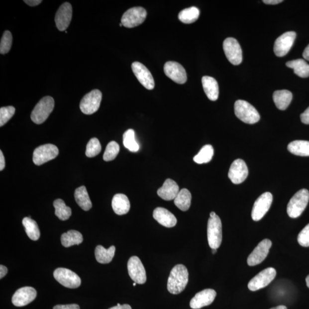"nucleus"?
I'll return each instance as SVG.
<instances>
[{
  "label": "nucleus",
  "instance_id": "nucleus-1",
  "mask_svg": "<svg viewBox=\"0 0 309 309\" xmlns=\"http://www.w3.org/2000/svg\"><path fill=\"white\" fill-rule=\"evenodd\" d=\"M189 282V272L186 267L179 264L171 270L167 282V289L173 295H178L185 289Z\"/></svg>",
  "mask_w": 309,
  "mask_h": 309
},
{
  "label": "nucleus",
  "instance_id": "nucleus-2",
  "mask_svg": "<svg viewBox=\"0 0 309 309\" xmlns=\"http://www.w3.org/2000/svg\"><path fill=\"white\" fill-rule=\"evenodd\" d=\"M234 111L236 116L247 124H253L260 119L258 110L245 101L238 100L235 103Z\"/></svg>",
  "mask_w": 309,
  "mask_h": 309
},
{
  "label": "nucleus",
  "instance_id": "nucleus-3",
  "mask_svg": "<svg viewBox=\"0 0 309 309\" xmlns=\"http://www.w3.org/2000/svg\"><path fill=\"white\" fill-rule=\"evenodd\" d=\"M309 201V192L307 189H302L298 192L289 201L287 212L292 218L299 217L307 207Z\"/></svg>",
  "mask_w": 309,
  "mask_h": 309
},
{
  "label": "nucleus",
  "instance_id": "nucleus-4",
  "mask_svg": "<svg viewBox=\"0 0 309 309\" xmlns=\"http://www.w3.org/2000/svg\"><path fill=\"white\" fill-rule=\"evenodd\" d=\"M55 106V101L51 97L41 99L34 108L31 113V119L33 123L41 124L48 119Z\"/></svg>",
  "mask_w": 309,
  "mask_h": 309
},
{
  "label": "nucleus",
  "instance_id": "nucleus-5",
  "mask_svg": "<svg viewBox=\"0 0 309 309\" xmlns=\"http://www.w3.org/2000/svg\"><path fill=\"white\" fill-rule=\"evenodd\" d=\"M207 239L209 247L217 249L222 241V226L220 217L217 215L209 217L207 224Z\"/></svg>",
  "mask_w": 309,
  "mask_h": 309
},
{
  "label": "nucleus",
  "instance_id": "nucleus-6",
  "mask_svg": "<svg viewBox=\"0 0 309 309\" xmlns=\"http://www.w3.org/2000/svg\"><path fill=\"white\" fill-rule=\"evenodd\" d=\"M147 11L142 7H133L126 11L121 23L126 28H132L142 24L146 20Z\"/></svg>",
  "mask_w": 309,
  "mask_h": 309
},
{
  "label": "nucleus",
  "instance_id": "nucleus-7",
  "mask_svg": "<svg viewBox=\"0 0 309 309\" xmlns=\"http://www.w3.org/2000/svg\"><path fill=\"white\" fill-rule=\"evenodd\" d=\"M59 155V149L55 145L47 144L42 145L34 150L33 161L36 165L41 166L54 159Z\"/></svg>",
  "mask_w": 309,
  "mask_h": 309
},
{
  "label": "nucleus",
  "instance_id": "nucleus-8",
  "mask_svg": "<svg viewBox=\"0 0 309 309\" xmlns=\"http://www.w3.org/2000/svg\"><path fill=\"white\" fill-rule=\"evenodd\" d=\"M102 99L101 91L94 90L83 97L80 103V108L86 114H92L98 111Z\"/></svg>",
  "mask_w": 309,
  "mask_h": 309
},
{
  "label": "nucleus",
  "instance_id": "nucleus-9",
  "mask_svg": "<svg viewBox=\"0 0 309 309\" xmlns=\"http://www.w3.org/2000/svg\"><path fill=\"white\" fill-rule=\"evenodd\" d=\"M53 276L64 287L76 289L81 285V279L77 274L66 268H58L55 270Z\"/></svg>",
  "mask_w": 309,
  "mask_h": 309
},
{
  "label": "nucleus",
  "instance_id": "nucleus-10",
  "mask_svg": "<svg viewBox=\"0 0 309 309\" xmlns=\"http://www.w3.org/2000/svg\"><path fill=\"white\" fill-rule=\"evenodd\" d=\"M276 274V269L273 268L262 270L257 276L252 278L248 284V288L250 291L255 292L266 287L274 280Z\"/></svg>",
  "mask_w": 309,
  "mask_h": 309
},
{
  "label": "nucleus",
  "instance_id": "nucleus-11",
  "mask_svg": "<svg viewBox=\"0 0 309 309\" xmlns=\"http://www.w3.org/2000/svg\"><path fill=\"white\" fill-rule=\"evenodd\" d=\"M223 50L227 59L232 64L238 66L242 62V51L237 40L229 37L223 42Z\"/></svg>",
  "mask_w": 309,
  "mask_h": 309
},
{
  "label": "nucleus",
  "instance_id": "nucleus-12",
  "mask_svg": "<svg viewBox=\"0 0 309 309\" xmlns=\"http://www.w3.org/2000/svg\"><path fill=\"white\" fill-rule=\"evenodd\" d=\"M273 196L269 192L263 193L255 201L251 212V217L254 221H259L268 212L272 204Z\"/></svg>",
  "mask_w": 309,
  "mask_h": 309
},
{
  "label": "nucleus",
  "instance_id": "nucleus-13",
  "mask_svg": "<svg viewBox=\"0 0 309 309\" xmlns=\"http://www.w3.org/2000/svg\"><path fill=\"white\" fill-rule=\"evenodd\" d=\"M128 272L131 279L138 284H144L147 281L146 272L139 257L133 256L128 262Z\"/></svg>",
  "mask_w": 309,
  "mask_h": 309
},
{
  "label": "nucleus",
  "instance_id": "nucleus-14",
  "mask_svg": "<svg viewBox=\"0 0 309 309\" xmlns=\"http://www.w3.org/2000/svg\"><path fill=\"white\" fill-rule=\"evenodd\" d=\"M272 242L270 239H263L259 242L247 258V264L250 266L260 264L268 256Z\"/></svg>",
  "mask_w": 309,
  "mask_h": 309
},
{
  "label": "nucleus",
  "instance_id": "nucleus-15",
  "mask_svg": "<svg viewBox=\"0 0 309 309\" xmlns=\"http://www.w3.org/2000/svg\"><path fill=\"white\" fill-rule=\"evenodd\" d=\"M295 32H287L282 34L275 41L274 52L278 57H283L288 54L293 47L296 38Z\"/></svg>",
  "mask_w": 309,
  "mask_h": 309
},
{
  "label": "nucleus",
  "instance_id": "nucleus-16",
  "mask_svg": "<svg viewBox=\"0 0 309 309\" xmlns=\"http://www.w3.org/2000/svg\"><path fill=\"white\" fill-rule=\"evenodd\" d=\"M249 174L246 164L243 160L238 159L231 164L228 176L232 183L240 184L245 181Z\"/></svg>",
  "mask_w": 309,
  "mask_h": 309
},
{
  "label": "nucleus",
  "instance_id": "nucleus-17",
  "mask_svg": "<svg viewBox=\"0 0 309 309\" xmlns=\"http://www.w3.org/2000/svg\"><path fill=\"white\" fill-rule=\"evenodd\" d=\"M132 70L136 78L143 87L149 90L154 89V79L146 66L142 63L135 62L132 64Z\"/></svg>",
  "mask_w": 309,
  "mask_h": 309
},
{
  "label": "nucleus",
  "instance_id": "nucleus-18",
  "mask_svg": "<svg viewBox=\"0 0 309 309\" xmlns=\"http://www.w3.org/2000/svg\"><path fill=\"white\" fill-rule=\"evenodd\" d=\"M164 71L168 78L179 85L185 84L188 80L185 69L177 62H167L164 66Z\"/></svg>",
  "mask_w": 309,
  "mask_h": 309
},
{
  "label": "nucleus",
  "instance_id": "nucleus-19",
  "mask_svg": "<svg viewBox=\"0 0 309 309\" xmlns=\"http://www.w3.org/2000/svg\"><path fill=\"white\" fill-rule=\"evenodd\" d=\"M37 292L32 287H24L17 290L14 294L11 302L17 307H22L35 300Z\"/></svg>",
  "mask_w": 309,
  "mask_h": 309
},
{
  "label": "nucleus",
  "instance_id": "nucleus-20",
  "mask_svg": "<svg viewBox=\"0 0 309 309\" xmlns=\"http://www.w3.org/2000/svg\"><path fill=\"white\" fill-rule=\"evenodd\" d=\"M72 17V7L70 3L65 2L60 6L55 16L56 27L60 31H64L70 25Z\"/></svg>",
  "mask_w": 309,
  "mask_h": 309
},
{
  "label": "nucleus",
  "instance_id": "nucleus-21",
  "mask_svg": "<svg viewBox=\"0 0 309 309\" xmlns=\"http://www.w3.org/2000/svg\"><path fill=\"white\" fill-rule=\"evenodd\" d=\"M216 293L214 290L205 289L198 293L191 300L190 307L193 309H200L211 305L214 301Z\"/></svg>",
  "mask_w": 309,
  "mask_h": 309
},
{
  "label": "nucleus",
  "instance_id": "nucleus-22",
  "mask_svg": "<svg viewBox=\"0 0 309 309\" xmlns=\"http://www.w3.org/2000/svg\"><path fill=\"white\" fill-rule=\"evenodd\" d=\"M154 218L162 226L171 228L177 223L176 217L168 209L163 207H158L154 209Z\"/></svg>",
  "mask_w": 309,
  "mask_h": 309
},
{
  "label": "nucleus",
  "instance_id": "nucleus-23",
  "mask_svg": "<svg viewBox=\"0 0 309 309\" xmlns=\"http://www.w3.org/2000/svg\"><path fill=\"white\" fill-rule=\"evenodd\" d=\"M179 192L177 183L171 179H166L162 188L158 190L159 197L165 201L174 200Z\"/></svg>",
  "mask_w": 309,
  "mask_h": 309
},
{
  "label": "nucleus",
  "instance_id": "nucleus-24",
  "mask_svg": "<svg viewBox=\"0 0 309 309\" xmlns=\"http://www.w3.org/2000/svg\"><path fill=\"white\" fill-rule=\"evenodd\" d=\"M202 86L209 100L216 101L219 97V86L216 80L210 76H205L202 79Z\"/></svg>",
  "mask_w": 309,
  "mask_h": 309
},
{
  "label": "nucleus",
  "instance_id": "nucleus-25",
  "mask_svg": "<svg viewBox=\"0 0 309 309\" xmlns=\"http://www.w3.org/2000/svg\"><path fill=\"white\" fill-rule=\"evenodd\" d=\"M112 207L117 215H124L127 213L130 209V202L125 195L117 194L113 198Z\"/></svg>",
  "mask_w": 309,
  "mask_h": 309
},
{
  "label": "nucleus",
  "instance_id": "nucleus-26",
  "mask_svg": "<svg viewBox=\"0 0 309 309\" xmlns=\"http://www.w3.org/2000/svg\"><path fill=\"white\" fill-rule=\"evenodd\" d=\"M293 95L288 90H278L275 91L273 94V101L278 109L285 110L291 104Z\"/></svg>",
  "mask_w": 309,
  "mask_h": 309
},
{
  "label": "nucleus",
  "instance_id": "nucleus-27",
  "mask_svg": "<svg viewBox=\"0 0 309 309\" xmlns=\"http://www.w3.org/2000/svg\"><path fill=\"white\" fill-rule=\"evenodd\" d=\"M75 198L76 203L83 210L89 211L92 208V202L85 186H81L75 190Z\"/></svg>",
  "mask_w": 309,
  "mask_h": 309
},
{
  "label": "nucleus",
  "instance_id": "nucleus-28",
  "mask_svg": "<svg viewBox=\"0 0 309 309\" xmlns=\"http://www.w3.org/2000/svg\"><path fill=\"white\" fill-rule=\"evenodd\" d=\"M116 248L114 246H110L106 249L104 247L99 245L95 249V258L97 261L102 264H106L111 262L115 253Z\"/></svg>",
  "mask_w": 309,
  "mask_h": 309
},
{
  "label": "nucleus",
  "instance_id": "nucleus-29",
  "mask_svg": "<svg viewBox=\"0 0 309 309\" xmlns=\"http://www.w3.org/2000/svg\"><path fill=\"white\" fill-rule=\"evenodd\" d=\"M286 66L293 69L295 74L301 78H306L309 76V64L303 59L289 61Z\"/></svg>",
  "mask_w": 309,
  "mask_h": 309
},
{
  "label": "nucleus",
  "instance_id": "nucleus-30",
  "mask_svg": "<svg viewBox=\"0 0 309 309\" xmlns=\"http://www.w3.org/2000/svg\"><path fill=\"white\" fill-rule=\"evenodd\" d=\"M192 194L188 189H183L179 191L174 200V204L183 211H188L192 204Z\"/></svg>",
  "mask_w": 309,
  "mask_h": 309
},
{
  "label": "nucleus",
  "instance_id": "nucleus-31",
  "mask_svg": "<svg viewBox=\"0 0 309 309\" xmlns=\"http://www.w3.org/2000/svg\"><path fill=\"white\" fill-rule=\"evenodd\" d=\"M288 150L292 154L300 156H309V141L295 140L289 143Z\"/></svg>",
  "mask_w": 309,
  "mask_h": 309
},
{
  "label": "nucleus",
  "instance_id": "nucleus-32",
  "mask_svg": "<svg viewBox=\"0 0 309 309\" xmlns=\"http://www.w3.org/2000/svg\"><path fill=\"white\" fill-rule=\"evenodd\" d=\"M83 235L80 232L70 230L64 233L61 237V242L65 247H70L74 245H79L83 242Z\"/></svg>",
  "mask_w": 309,
  "mask_h": 309
},
{
  "label": "nucleus",
  "instance_id": "nucleus-33",
  "mask_svg": "<svg viewBox=\"0 0 309 309\" xmlns=\"http://www.w3.org/2000/svg\"><path fill=\"white\" fill-rule=\"evenodd\" d=\"M22 222L26 233L30 239L37 240L39 239L40 232L35 220H33L31 217H25Z\"/></svg>",
  "mask_w": 309,
  "mask_h": 309
},
{
  "label": "nucleus",
  "instance_id": "nucleus-34",
  "mask_svg": "<svg viewBox=\"0 0 309 309\" xmlns=\"http://www.w3.org/2000/svg\"><path fill=\"white\" fill-rule=\"evenodd\" d=\"M200 11L197 7L192 6L182 10L179 13V20L185 24H192L200 17Z\"/></svg>",
  "mask_w": 309,
  "mask_h": 309
},
{
  "label": "nucleus",
  "instance_id": "nucleus-35",
  "mask_svg": "<svg viewBox=\"0 0 309 309\" xmlns=\"http://www.w3.org/2000/svg\"><path fill=\"white\" fill-rule=\"evenodd\" d=\"M213 153L214 151L211 145H205L198 154L194 156V161L197 164L207 163L211 161Z\"/></svg>",
  "mask_w": 309,
  "mask_h": 309
},
{
  "label": "nucleus",
  "instance_id": "nucleus-36",
  "mask_svg": "<svg viewBox=\"0 0 309 309\" xmlns=\"http://www.w3.org/2000/svg\"><path fill=\"white\" fill-rule=\"evenodd\" d=\"M53 206L55 208V215L62 220H66L70 218L72 215L71 208L68 207L63 200L57 199L53 202Z\"/></svg>",
  "mask_w": 309,
  "mask_h": 309
},
{
  "label": "nucleus",
  "instance_id": "nucleus-37",
  "mask_svg": "<svg viewBox=\"0 0 309 309\" xmlns=\"http://www.w3.org/2000/svg\"><path fill=\"white\" fill-rule=\"evenodd\" d=\"M123 144L126 148L132 152H136L139 150V145L135 139V133L132 129L126 131L123 136Z\"/></svg>",
  "mask_w": 309,
  "mask_h": 309
},
{
  "label": "nucleus",
  "instance_id": "nucleus-38",
  "mask_svg": "<svg viewBox=\"0 0 309 309\" xmlns=\"http://www.w3.org/2000/svg\"><path fill=\"white\" fill-rule=\"evenodd\" d=\"M119 151V145L114 141H112L106 146L104 155H103V159L105 162L112 161L116 158Z\"/></svg>",
  "mask_w": 309,
  "mask_h": 309
},
{
  "label": "nucleus",
  "instance_id": "nucleus-39",
  "mask_svg": "<svg viewBox=\"0 0 309 309\" xmlns=\"http://www.w3.org/2000/svg\"><path fill=\"white\" fill-rule=\"evenodd\" d=\"M101 150L102 146L100 142L96 137H94L88 143L86 154L87 157L93 158L100 153Z\"/></svg>",
  "mask_w": 309,
  "mask_h": 309
},
{
  "label": "nucleus",
  "instance_id": "nucleus-40",
  "mask_svg": "<svg viewBox=\"0 0 309 309\" xmlns=\"http://www.w3.org/2000/svg\"><path fill=\"white\" fill-rule=\"evenodd\" d=\"M12 35L9 30H6L3 33L0 43V53L2 55L6 54L9 52L12 45Z\"/></svg>",
  "mask_w": 309,
  "mask_h": 309
},
{
  "label": "nucleus",
  "instance_id": "nucleus-41",
  "mask_svg": "<svg viewBox=\"0 0 309 309\" xmlns=\"http://www.w3.org/2000/svg\"><path fill=\"white\" fill-rule=\"evenodd\" d=\"M15 110V108L12 106L0 108V127L4 125L13 117Z\"/></svg>",
  "mask_w": 309,
  "mask_h": 309
},
{
  "label": "nucleus",
  "instance_id": "nucleus-42",
  "mask_svg": "<svg viewBox=\"0 0 309 309\" xmlns=\"http://www.w3.org/2000/svg\"><path fill=\"white\" fill-rule=\"evenodd\" d=\"M297 239L301 246H309V223L300 232Z\"/></svg>",
  "mask_w": 309,
  "mask_h": 309
},
{
  "label": "nucleus",
  "instance_id": "nucleus-43",
  "mask_svg": "<svg viewBox=\"0 0 309 309\" xmlns=\"http://www.w3.org/2000/svg\"><path fill=\"white\" fill-rule=\"evenodd\" d=\"M53 309H80V307L77 304L58 305Z\"/></svg>",
  "mask_w": 309,
  "mask_h": 309
},
{
  "label": "nucleus",
  "instance_id": "nucleus-44",
  "mask_svg": "<svg viewBox=\"0 0 309 309\" xmlns=\"http://www.w3.org/2000/svg\"><path fill=\"white\" fill-rule=\"evenodd\" d=\"M301 120L303 123L309 124V106L301 114Z\"/></svg>",
  "mask_w": 309,
  "mask_h": 309
},
{
  "label": "nucleus",
  "instance_id": "nucleus-45",
  "mask_svg": "<svg viewBox=\"0 0 309 309\" xmlns=\"http://www.w3.org/2000/svg\"><path fill=\"white\" fill-rule=\"evenodd\" d=\"M24 2L30 6H36L40 4L42 2L41 0H26L24 1Z\"/></svg>",
  "mask_w": 309,
  "mask_h": 309
},
{
  "label": "nucleus",
  "instance_id": "nucleus-46",
  "mask_svg": "<svg viewBox=\"0 0 309 309\" xmlns=\"http://www.w3.org/2000/svg\"><path fill=\"white\" fill-rule=\"evenodd\" d=\"M5 167V160L2 151H0V170L2 171Z\"/></svg>",
  "mask_w": 309,
  "mask_h": 309
},
{
  "label": "nucleus",
  "instance_id": "nucleus-47",
  "mask_svg": "<svg viewBox=\"0 0 309 309\" xmlns=\"http://www.w3.org/2000/svg\"><path fill=\"white\" fill-rule=\"evenodd\" d=\"M109 309H132V308L130 305L128 304L121 305L120 304H117V306L110 308Z\"/></svg>",
  "mask_w": 309,
  "mask_h": 309
},
{
  "label": "nucleus",
  "instance_id": "nucleus-48",
  "mask_svg": "<svg viewBox=\"0 0 309 309\" xmlns=\"http://www.w3.org/2000/svg\"><path fill=\"white\" fill-rule=\"evenodd\" d=\"M263 2L266 3V4L276 5L278 3L283 2V1L282 0H263Z\"/></svg>",
  "mask_w": 309,
  "mask_h": 309
},
{
  "label": "nucleus",
  "instance_id": "nucleus-49",
  "mask_svg": "<svg viewBox=\"0 0 309 309\" xmlns=\"http://www.w3.org/2000/svg\"><path fill=\"white\" fill-rule=\"evenodd\" d=\"M7 273V269L3 265L0 266V278L2 279Z\"/></svg>",
  "mask_w": 309,
  "mask_h": 309
},
{
  "label": "nucleus",
  "instance_id": "nucleus-50",
  "mask_svg": "<svg viewBox=\"0 0 309 309\" xmlns=\"http://www.w3.org/2000/svg\"><path fill=\"white\" fill-rule=\"evenodd\" d=\"M303 57L305 60H307L309 62V44L307 46V47L305 48L304 51Z\"/></svg>",
  "mask_w": 309,
  "mask_h": 309
},
{
  "label": "nucleus",
  "instance_id": "nucleus-51",
  "mask_svg": "<svg viewBox=\"0 0 309 309\" xmlns=\"http://www.w3.org/2000/svg\"><path fill=\"white\" fill-rule=\"evenodd\" d=\"M270 309H288L285 306H283V305H281V306H278L277 307L273 308Z\"/></svg>",
  "mask_w": 309,
  "mask_h": 309
},
{
  "label": "nucleus",
  "instance_id": "nucleus-52",
  "mask_svg": "<svg viewBox=\"0 0 309 309\" xmlns=\"http://www.w3.org/2000/svg\"><path fill=\"white\" fill-rule=\"evenodd\" d=\"M307 285L308 287L309 288V275L306 278Z\"/></svg>",
  "mask_w": 309,
  "mask_h": 309
},
{
  "label": "nucleus",
  "instance_id": "nucleus-53",
  "mask_svg": "<svg viewBox=\"0 0 309 309\" xmlns=\"http://www.w3.org/2000/svg\"><path fill=\"white\" fill-rule=\"evenodd\" d=\"M216 215V213L215 212H211L210 213V214H209V216H210V217H214Z\"/></svg>",
  "mask_w": 309,
  "mask_h": 309
},
{
  "label": "nucleus",
  "instance_id": "nucleus-54",
  "mask_svg": "<svg viewBox=\"0 0 309 309\" xmlns=\"http://www.w3.org/2000/svg\"><path fill=\"white\" fill-rule=\"evenodd\" d=\"M217 250V249H212V253L213 254H215L216 253V251H217V250Z\"/></svg>",
  "mask_w": 309,
  "mask_h": 309
},
{
  "label": "nucleus",
  "instance_id": "nucleus-55",
  "mask_svg": "<svg viewBox=\"0 0 309 309\" xmlns=\"http://www.w3.org/2000/svg\"><path fill=\"white\" fill-rule=\"evenodd\" d=\"M136 285V283H135V282H134V283H133V286H135Z\"/></svg>",
  "mask_w": 309,
  "mask_h": 309
},
{
  "label": "nucleus",
  "instance_id": "nucleus-56",
  "mask_svg": "<svg viewBox=\"0 0 309 309\" xmlns=\"http://www.w3.org/2000/svg\"><path fill=\"white\" fill-rule=\"evenodd\" d=\"M123 26V24H122L121 23H120V26Z\"/></svg>",
  "mask_w": 309,
  "mask_h": 309
}]
</instances>
